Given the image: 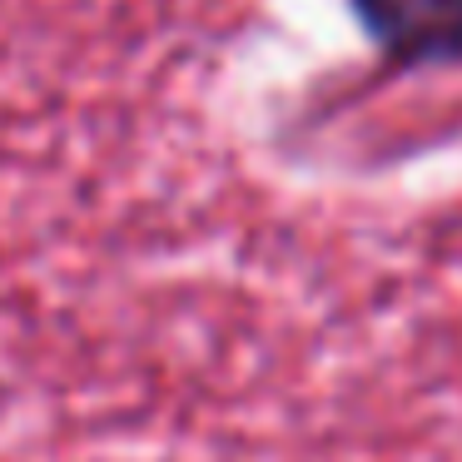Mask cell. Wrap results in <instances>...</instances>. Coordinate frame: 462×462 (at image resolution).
<instances>
[{"label":"cell","instance_id":"1","mask_svg":"<svg viewBox=\"0 0 462 462\" xmlns=\"http://www.w3.org/2000/svg\"><path fill=\"white\" fill-rule=\"evenodd\" d=\"M348 11L393 65L462 60V0H348Z\"/></svg>","mask_w":462,"mask_h":462}]
</instances>
